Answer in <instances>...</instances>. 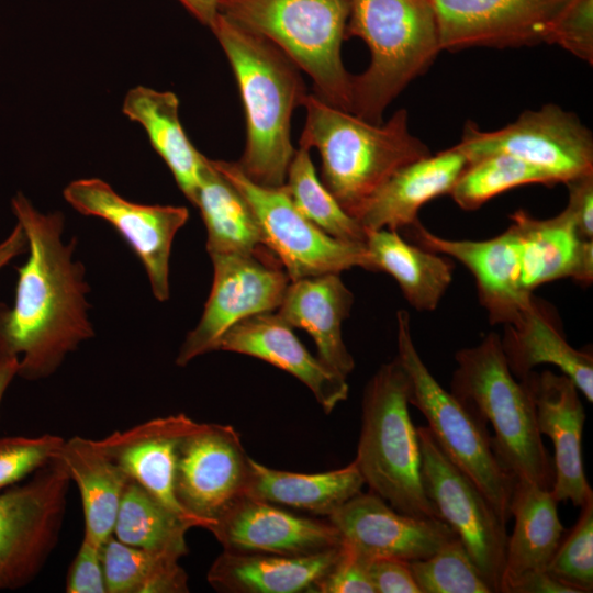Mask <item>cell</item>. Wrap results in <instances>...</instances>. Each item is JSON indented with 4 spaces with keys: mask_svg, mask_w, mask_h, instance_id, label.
<instances>
[{
    "mask_svg": "<svg viewBox=\"0 0 593 593\" xmlns=\"http://www.w3.org/2000/svg\"><path fill=\"white\" fill-rule=\"evenodd\" d=\"M11 209L29 242V257L16 267L12 306L0 303V362L18 359L20 378L51 377L66 357L94 336L88 316L90 287L75 260L77 238L63 240L61 212L43 213L22 193Z\"/></svg>",
    "mask_w": 593,
    "mask_h": 593,
    "instance_id": "obj_1",
    "label": "cell"
},
{
    "mask_svg": "<svg viewBox=\"0 0 593 593\" xmlns=\"http://www.w3.org/2000/svg\"><path fill=\"white\" fill-rule=\"evenodd\" d=\"M210 29L231 65L244 105L246 141L236 163L255 183L281 187L295 153L292 113L309 94L301 69L272 42L220 13Z\"/></svg>",
    "mask_w": 593,
    "mask_h": 593,
    "instance_id": "obj_2",
    "label": "cell"
},
{
    "mask_svg": "<svg viewBox=\"0 0 593 593\" xmlns=\"http://www.w3.org/2000/svg\"><path fill=\"white\" fill-rule=\"evenodd\" d=\"M299 146L316 148L321 181L354 219L369 199L401 168L430 155L409 128L405 109L373 124L309 93Z\"/></svg>",
    "mask_w": 593,
    "mask_h": 593,
    "instance_id": "obj_3",
    "label": "cell"
},
{
    "mask_svg": "<svg viewBox=\"0 0 593 593\" xmlns=\"http://www.w3.org/2000/svg\"><path fill=\"white\" fill-rule=\"evenodd\" d=\"M369 48L367 69L351 77V113L381 124L389 104L441 52L429 0H350L345 38Z\"/></svg>",
    "mask_w": 593,
    "mask_h": 593,
    "instance_id": "obj_4",
    "label": "cell"
},
{
    "mask_svg": "<svg viewBox=\"0 0 593 593\" xmlns=\"http://www.w3.org/2000/svg\"><path fill=\"white\" fill-rule=\"evenodd\" d=\"M451 393L494 430L493 448L503 466L551 490L553 462L538 430L528 384L511 372L501 337L489 333L478 345L458 350Z\"/></svg>",
    "mask_w": 593,
    "mask_h": 593,
    "instance_id": "obj_5",
    "label": "cell"
},
{
    "mask_svg": "<svg viewBox=\"0 0 593 593\" xmlns=\"http://www.w3.org/2000/svg\"><path fill=\"white\" fill-rule=\"evenodd\" d=\"M409 396L410 380L399 358L381 365L363 391L354 462L369 491L395 511L440 518L422 486L418 437L409 413Z\"/></svg>",
    "mask_w": 593,
    "mask_h": 593,
    "instance_id": "obj_6",
    "label": "cell"
},
{
    "mask_svg": "<svg viewBox=\"0 0 593 593\" xmlns=\"http://www.w3.org/2000/svg\"><path fill=\"white\" fill-rule=\"evenodd\" d=\"M219 13L284 52L313 94L351 112V77L342 59L350 0H217Z\"/></svg>",
    "mask_w": 593,
    "mask_h": 593,
    "instance_id": "obj_7",
    "label": "cell"
},
{
    "mask_svg": "<svg viewBox=\"0 0 593 593\" xmlns=\"http://www.w3.org/2000/svg\"><path fill=\"white\" fill-rule=\"evenodd\" d=\"M398 355L410 380L409 402L426 418L435 440L480 489L501 518H511L515 475L496 456L488 424L451 392L445 390L421 358L410 327L407 311L396 313Z\"/></svg>",
    "mask_w": 593,
    "mask_h": 593,
    "instance_id": "obj_8",
    "label": "cell"
},
{
    "mask_svg": "<svg viewBox=\"0 0 593 593\" xmlns=\"http://www.w3.org/2000/svg\"><path fill=\"white\" fill-rule=\"evenodd\" d=\"M211 163L247 201L264 245L278 258L290 281L340 273L354 267L369 271L365 245L336 239L320 230L295 208L284 184L255 183L236 161Z\"/></svg>",
    "mask_w": 593,
    "mask_h": 593,
    "instance_id": "obj_9",
    "label": "cell"
},
{
    "mask_svg": "<svg viewBox=\"0 0 593 593\" xmlns=\"http://www.w3.org/2000/svg\"><path fill=\"white\" fill-rule=\"evenodd\" d=\"M70 482L56 457L26 483L0 492V590L27 585L46 564L59 540Z\"/></svg>",
    "mask_w": 593,
    "mask_h": 593,
    "instance_id": "obj_10",
    "label": "cell"
},
{
    "mask_svg": "<svg viewBox=\"0 0 593 593\" xmlns=\"http://www.w3.org/2000/svg\"><path fill=\"white\" fill-rule=\"evenodd\" d=\"M455 147L472 163L492 154L517 157L550 175L557 183L593 172V135L579 116L558 104L525 110L512 123L483 131L467 121Z\"/></svg>",
    "mask_w": 593,
    "mask_h": 593,
    "instance_id": "obj_11",
    "label": "cell"
},
{
    "mask_svg": "<svg viewBox=\"0 0 593 593\" xmlns=\"http://www.w3.org/2000/svg\"><path fill=\"white\" fill-rule=\"evenodd\" d=\"M421 481L425 495L465 545L490 586L501 593L507 544L506 523L439 447L427 426L417 427Z\"/></svg>",
    "mask_w": 593,
    "mask_h": 593,
    "instance_id": "obj_12",
    "label": "cell"
},
{
    "mask_svg": "<svg viewBox=\"0 0 593 593\" xmlns=\"http://www.w3.org/2000/svg\"><path fill=\"white\" fill-rule=\"evenodd\" d=\"M213 282L197 326L181 344L176 365L187 366L194 358L214 351L221 337L236 323L280 305L290 279L267 248L254 254L210 256Z\"/></svg>",
    "mask_w": 593,
    "mask_h": 593,
    "instance_id": "obj_13",
    "label": "cell"
},
{
    "mask_svg": "<svg viewBox=\"0 0 593 593\" xmlns=\"http://www.w3.org/2000/svg\"><path fill=\"white\" fill-rule=\"evenodd\" d=\"M250 459L231 425L197 422L181 438L175 495L195 527L209 529L245 495Z\"/></svg>",
    "mask_w": 593,
    "mask_h": 593,
    "instance_id": "obj_14",
    "label": "cell"
},
{
    "mask_svg": "<svg viewBox=\"0 0 593 593\" xmlns=\"http://www.w3.org/2000/svg\"><path fill=\"white\" fill-rule=\"evenodd\" d=\"M64 198L79 213L110 223L143 264L154 298L159 302L169 299L171 246L189 219L187 208L135 203L98 178L70 182Z\"/></svg>",
    "mask_w": 593,
    "mask_h": 593,
    "instance_id": "obj_15",
    "label": "cell"
},
{
    "mask_svg": "<svg viewBox=\"0 0 593 593\" xmlns=\"http://www.w3.org/2000/svg\"><path fill=\"white\" fill-rule=\"evenodd\" d=\"M441 51L546 43L569 0H429Z\"/></svg>",
    "mask_w": 593,
    "mask_h": 593,
    "instance_id": "obj_16",
    "label": "cell"
},
{
    "mask_svg": "<svg viewBox=\"0 0 593 593\" xmlns=\"http://www.w3.org/2000/svg\"><path fill=\"white\" fill-rule=\"evenodd\" d=\"M326 518L343 542L367 559H425L457 537L443 519L400 513L371 491H361Z\"/></svg>",
    "mask_w": 593,
    "mask_h": 593,
    "instance_id": "obj_17",
    "label": "cell"
},
{
    "mask_svg": "<svg viewBox=\"0 0 593 593\" xmlns=\"http://www.w3.org/2000/svg\"><path fill=\"white\" fill-rule=\"evenodd\" d=\"M225 551L284 556L321 553L343 545L327 519L244 495L208 529Z\"/></svg>",
    "mask_w": 593,
    "mask_h": 593,
    "instance_id": "obj_18",
    "label": "cell"
},
{
    "mask_svg": "<svg viewBox=\"0 0 593 593\" xmlns=\"http://www.w3.org/2000/svg\"><path fill=\"white\" fill-rule=\"evenodd\" d=\"M522 380L532 393L538 430L555 448L551 494L558 503L570 501L581 507L593 496L583 467L585 412L581 393L571 379L551 370H533Z\"/></svg>",
    "mask_w": 593,
    "mask_h": 593,
    "instance_id": "obj_19",
    "label": "cell"
},
{
    "mask_svg": "<svg viewBox=\"0 0 593 593\" xmlns=\"http://www.w3.org/2000/svg\"><path fill=\"white\" fill-rule=\"evenodd\" d=\"M410 230L419 246L450 256L469 269L492 325L512 323L529 303L533 293L522 286L519 242L510 225L484 240L444 238L421 222Z\"/></svg>",
    "mask_w": 593,
    "mask_h": 593,
    "instance_id": "obj_20",
    "label": "cell"
},
{
    "mask_svg": "<svg viewBox=\"0 0 593 593\" xmlns=\"http://www.w3.org/2000/svg\"><path fill=\"white\" fill-rule=\"evenodd\" d=\"M215 350L251 356L287 371L310 389L325 414L348 396L347 379L314 357L276 312L236 323L221 337Z\"/></svg>",
    "mask_w": 593,
    "mask_h": 593,
    "instance_id": "obj_21",
    "label": "cell"
},
{
    "mask_svg": "<svg viewBox=\"0 0 593 593\" xmlns=\"http://www.w3.org/2000/svg\"><path fill=\"white\" fill-rule=\"evenodd\" d=\"M183 413L153 418L125 430L96 439L100 449L133 481L170 511L189 522L175 495L177 450L195 425Z\"/></svg>",
    "mask_w": 593,
    "mask_h": 593,
    "instance_id": "obj_22",
    "label": "cell"
},
{
    "mask_svg": "<svg viewBox=\"0 0 593 593\" xmlns=\"http://www.w3.org/2000/svg\"><path fill=\"white\" fill-rule=\"evenodd\" d=\"M510 220L519 242L521 282L527 292L566 278L592 283L593 240L579 236L567 208L549 219H536L519 209Z\"/></svg>",
    "mask_w": 593,
    "mask_h": 593,
    "instance_id": "obj_23",
    "label": "cell"
},
{
    "mask_svg": "<svg viewBox=\"0 0 593 593\" xmlns=\"http://www.w3.org/2000/svg\"><path fill=\"white\" fill-rule=\"evenodd\" d=\"M339 275L290 281L275 312L292 328L305 329L316 345L317 357L347 379L355 360L344 343L342 326L350 314L354 294Z\"/></svg>",
    "mask_w": 593,
    "mask_h": 593,
    "instance_id": "obj_24",
    "label": "cell"
},
{
    "mask_svg": "<svg viewBox=\"0 0 593 593\" xmlns=\"http://www.w3.org/2000/svg\"><path fill=\"white\" fill-rule=\"evenodd\" d=\"M501 337V336H500ZM502 348L513 376L522 380L539 365H553L593 402V356L566 339L553 310L534 295L519 315L504 325Z\"/></svg>",
    "mask_w": 593,
    "mask_h": 593,
    "instance_id": "obj_25",
    "label": "cell"
},
{
    "mask_svg": "<svg viewBox=\"0 0 593 593\" xmlns=\"http://www.w3.org/2000/svg\"><path fill=\"white\" fill-rule=\"evenodd\" d=\"M467 166L455 147L417 159L398 170L366 203L356 220L367 230L400 231L418 223L419 209L449 194Z\"/></svg>",
    "mask_w": 593,
    "mask_h": 593,
    "instance_id": "obj_26",
    "label": "cell"
},
{
    "mask_svg": "<svg viewBox=\"0 0 593 593\" xmlns=\"http://www.w3.org/2000/svg\"><path fill=\"white\" fill-rule=\"evenodd\" d=\"M343 547L309 556L223 550L209 568L206 580L224 593H315Z\"/></svg>",
    "mask_w": 593,
    "mask_h": 593,
    "instance_id": "obj_27",
    "label": "cell"
},
{
    "mask_svg": "<svg viewBox=\"0 0 593 593\" xmlns=\"http://www.w3.org/2000/svg\"><path fill=\"white\" fill-rule=\"evenodd\" d=\"M557 504L549 489L515 478L511 502L514 527L507 537L501 593H512L523 579L547 571L564 533Z\"/></svg>",
    "mask_w": 593,
    "mask_h": 593,
    "instance_id": "obj_28",
    "label": "cell"
},
{
    "mask_svg": "<svg viewBox=\"0 0 593 593\" xmlns=\"http://www.w3.org/2000/svg\"><path fill=\"white\" fill-rule=\"evenodd\" d=\"M122 111L143 126L179 189L194 205L208 157L192 145L182 127L177 96L137 86L126 93Z\"/></svg>",
    "mask_w": 593,
    "mask_h": 593,
    "instance_id": "obj_29",
    "label": "cell"
},
{
    "mask_svg": "<svg viewBox=\"0 0 593 593\" xmlns=\"http://www.w3.org/2000/svg\"><path fill=\"white\" fill-rule=\"evenodd\" d=\"M365 481L356 463L320 473L277 470L250 459L245 495L294 512L328 517L362 491Z\"/></svg>",
    "mask_w": 593,
    "mask_h": 593,
    "instance_id": "obj_30",
    "label": "cell"
},
{
    "mask_svg": "<svg viewBox=\"0 0 593 593\" xmlns=\"http://www.w3.org/2000/svg\"><path fill=\"white\" fill-rule=\"evenodd\" d=\"M369 271H383L398 282L417 311H434L452 281L454 265L438 253L413 245L388 228L366 231Z\"/></svg>",
    "mask_w": 593,
    "mask_h": 593,
    "instance_id": "obj_31",
    "label": "cell"
},
{
    "mask_svg": "<svg viewBox=\"0 0 593 593\" xmlns=\"http://www.w3.org/2000/svg\"><path fill=\"white\" fill-rule=\"evenodd\" d=\"M57 457L79 490L83 536L102 546L113 535L122 494L130 478L100 449L96 439H65Z\"/></svg>",
    "mask_w": 593,
    "mask_h": 593,
    "instance_id": "obj_32",
    "label": "cell"
},
{
    "mask_svg": "<svg viewBox=\"0 0 593 593\" xmlns=\"http://www.w3.org/2000/svg\"><path fill=\"white\" fill-rule=\"evenodd\" d=\"M194 205L200 210L206 228L209 256L247 255L266 247L247 201L209 158Z\"/></svg>",
    "mask_w": 593,
    "mask_h": 593,
    "instance_id": "obj_33",
    "label": "cell"
},
{
    "mask_svg": "<svg viewBox=\"0 0 593 593\" xmlns=\"http://www.w3.org/2000/svg\"><path fill=\"white\" fill-rule=\"evenodd\" d=\"M192 525L170 511L137 482L128 480L116 514L113 536L130 546L178 559L188 553Z\"/></svg>",
    "mask_w": 593,
    "mask_h": 593,
    "instance_id": "obj_34",
    "label": "cell"
},
{
    "mask_svg": "<svg viewBox=\"0 0 593 593\" xmlns=\"http://www.w3.org/2000/svg\"><path fill=\"white\" fill-rule=\"evenodd\" d=\"M107 593H188L179 559L133 547L113 535L101 546Z\"/></svg>",
    "mask_w": 593,
    "mask_h": 593,
    "instance_id": "obj_35",
    "label": "cell"
},
{
    "mask_svg": "<svg viewBox=\"0 0 593 593\" xmlns=\"http://www.w3.org/2000/svg\"><path fill=\"white\" fill-rule=\"evenodd\" d=\"M284 188L295 208L324 233L339 240L365 245L366 231L322 183L310 149L295 148Z\"/></svg>",
    "mask_w": 593,
    "mask_h": 593,
    "instance_id": "obj_36",
    "label": "cell"
},
{
    "mask_svg": "<svg viewBox=\"0 0 593 593\" xmlns=\"http://www.w3.org/2000/svg\"><path fill=\"white\" fill-rule=\"evenodd\" d=\"M557 184L544 170L507 154H492L468 163L450 195L466 211L479 209L492 198L524 184Z\"/></svg>",
    "mask_w": 593,
    "mask_h": 593,
    "instance_id": "obj_37",
    "label": "cell"
},
{
    "mask_svg": "<svg viewBox=\"0 0 593 593\" xmlns=\"http://www.w3.org/2000/svg\"><path fill=\"white\" fill-rule=\"evenodd\" d=\"M409 566L421 593H492L458 536Z\"/></svg>",
    "mask_w": 593,
    "mask_h": 593,
    "instance_id": "obj_38",
    "label": "cell"
},
{
    "mask_svg": "<svg viewBox=\"0 0 593 593\" xmlns=\"http://www.w3.org/2000/svg\"><path fill=\"white\" fill-rule=\"evenodd\" d=\"M571 530L563 535L547 572L573 593L593 591V496L580 507Z\"/></svg>",
    "mask_w": 593,
    "mask_h": 593,
    "instance_id": "obj_39",
    "label": "cell"
},
{
    "mask_svg": "<svg viewBox=\"0 0 593 593\" xmlns=\"http://www.w3.org/2000/svg\"><path fill=\"white\" fill-rule=\"evenodd\" d=\"M64 440L52 434L0 437V492L56 458Z\"/></svg>",
    "mask_w": 593,
    "mask_h": 593,
    "instance_id": "obj_40",
    "label": "cell"
},
{
    "mask_svg": "<svg viewBox=\"0 0 593 593\" xmlns=\"http://www.w3.org/2000/svg\"><path fill=\"white\" fill-rule=\"evenodd\" d=\"M546 43L593 65V0H569L555 20Z\"/></svg>",
    "mask_w": 593,
    "mask_h": 593,
    "instance_id": "obj_41",
    "label": "cell"
},
{
    "mask_svg": "<svg viewBox=\"0 0 593 593\" xmlns=\"http://www.w3.org/2000/svg\"><path fill=\"white\" fill-rule=\"evenodd\" d=\"M368 560L344 544L339 558L317 583L315 593H376Z\"/></svg>",
    "mask_w": 593,
    "mask_h": 593,
    "instance_id": "obj_42",
    "label": "cell"
},
{
    "mask_svg": "<svg viewBox=\"0 0 593 593\" xmlns=\"http://www.w3.org/2000/svg\"><path fill=\"white\" fill-rule=\"evenodd\" d=\"M65 590L67 593H107L101 547L85 536L68 569Z\"/></svg>",
    "mask_w": 593,
    "mask_h": 593,
    "instance_id": "obj_43",
    "label": "cell"
},
{
    "mask_svg": "<svg viewBox=\"0 0 593 593\" xmlns=\"http://www.w3.org/2000/svg\"><path fill=\"white\" fill-rule=\"evenodd\" d=\"M368 573L376 593H421L409 561L372 558L368 560Z\"/></svg>",
    "mask_w": 593,
    "mask_h": 593,
    "instance_id": "obj_44",
    "label": "cell"
},
{
    "mask_svg": "<svg viewBox=\"0 0 593 593\" xmlns=\"http://www.w3.org/2000/svg\"><path fill=\"white\" fill-rule=\"evenodd\" d=\"M569 200L567 209L571 213L577 232L582 239L593 238V172L573 178L564 183Z\"/></svg>",
    "mask_w": 593,
    "mask_h": 593,
    "instance_id": "obj_45",
    "label": "cell"
},
{
    "mask_svg": "<svg viewBox=\"0 0 593 593\" xmlns=\"http://www.w3.org/2000/svg\"><path fill=\"white\" fill-rule=\"evenodd\" d=\"M512 593H573L547 571L532 574L523 579Z\"/></svg>",
    "mask_w": 593,
    "mask_h": 593,
    "instance_id": "obj_46",
    "label": "cell"
},
{
    "mask_svg": "<svg viewBox=\"0 0 593 593\" xmlns=\"http://www.w3.org/2000/svg\"><path fill=\"white\" fill-rule=\"evenodd\" d=\"M27 249V236L23 227L16 223L11 233L0 243V269L9 264L14 257L26 253Z\"/></svg>",
    "mask_w": 593,
    "mask_h": 593,
    "instance_id": "obj_47",
    "label": "cell"
},
{
    "mask_svg": "<svg viewBox=\"0 0 593 593\" xmlns=\"http://www.w3.org/2000/svg\"><path fill=\"white\" fill-rule=\"evenodd\" d=\"M201 24L211 27L219 14L217 0H178Z\"/></svg>",
    "mask_w": 593,
    "mask_h": 593,
    "instance_id": "obj_48",
    "label": "cell"
},
{
    "mask_svg": "<svg viewBox=\"0 0 593 593\" xmlns=\"http://www.w3.org/2000/svg\"><path fill=\"white\" fill-rule=\"evenodd\" d=\"M18 359L0 362V404L8 387L18 374Z\"/></svg>",
    "mask_w": 593,
    "mask_h": 593,
    "instance_id": "obj_49",
    "label": "cell"
}]
</instances>
